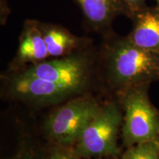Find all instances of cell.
<instances>
[{
    "instance_id": "cell-1",
    "label": "cell",
    "mask_w": 159,
    "mask_h": 159,
    "mask_svg": "<svg viewBox=\"0 0 159 159\" xmlns=\"http://www.w3.org/2000/svg\"><path fill=\"white\" fill-rule=\"evenodd\" d=\"M105 38L99 59L119 92L159 80V54L138 47L128 36L112 33Z\"/></svg>"
},
{
    "instance_id": "cell-2",
    "label": "cell",
    "mask_w": 159,
    "mask_h": 159,
    "mask_svg": "<svg viewBox=\"0 0 159 159\" xmlns=\"http://www.w3.org/2000/svg\"><path fill=\"white\" fill-rule=\"evenodd\" d=\"M98 53L90 47L63 57L47 59L21 69L16 74L85 89Z\"/></svg>"
},
{
    "instance_id": "cell-3",
    "label": "cell",
    "mask_w": 159,
    "mask_h": 159,
    "mask_svg": "<svg viewBox=\"0 0 159 159\" xmlns=\"http://www.w3.org/2000/svg\"><path fill=\"white\" fill-rule=\"evenodd\" d=\"M148 85L132 87L120 92L125 111L122 139L127 147L159 140V114L148 94Z\"/></svg>"
},
{
    "instance_id": "cell-4",
    "label": "cell",
    "mask_w": 159,
    "mask_h": 159,
    "mask_svg": "<svg viewBox=\"0 0 159 159\" xmlns=\"http://www.w3.org/2000/svg\"><path fill=\"white\" fill-rule=\"evenodd\" d=\"M100 107L91 97L71 99L47 117L43 131L54 144L73 148Z\"/></svg>"
},
{
    "instance_id": "cell-5",
    "label": "cell",
    "mask_w": 159,
    "mask_h": 159,
    "mask_svg": "<svg viewBox=\"0 0 159 159\" xmlns=\"http://www.w3.org/2000/svg\"><path fill=\"white\" fill-rule=\"evenodd\" d=\"M122 122V114L116 103L101 106L72 148L75 154L78 158L118 155L117 137Z\"/></svg>"
},
{
    "instance_id": "cell-6",
    "label": "cell",
    "mask_w": 159,
    "mask_h": 159,
    "mask_svg": "<svg viewBox=\"0 0 159 159\" xmlns=\"http://www.w3.org/2000/svg\"><path fill=\"white\" fill-rule=\"evenodd\" d=\"M83 91L75 87L16 74L7 83L12 98L36 105H52L71 98Z\"/></svg>"
},
{
    "instance_id": "cell-7",
    "label": "cell",
    "mask_w": 159,
    "mask_h": 159,
    "mask_svg": "<svg viewBox=\"0 0 159 159\" xmlns=\"http://www.w3.org/2000/svg\"><path fill=\"white\" fill-rule=\"evenodd\" d=\"M49 57L47 45L39 26V21L27 20L19 37V48L11 63L13 70L19 71Z\"/></svg>"
},
{
    "instance_id": "cell-8",
    "label": "cell",
    "mask_w": 159,
    "mask_h": 159,
    "mask_svg": "<svg viewBox=\"0 0 159 159\" xmlns=\"http://www.w3.org/2000/svg\"><path fill=\"white\" fill-rule=\"evenodd\" d=\"M91 30L105 35L112 33L111 25L118 16L125 15L119 0H75Z\"/></svg>"
},
{
    "instance_id": "cell-9",
    "label": "cell",
    "mask_w": 159,
    "mask_h": 159,
    "mask_svg": "<svg viewBox=\"0 0 159 159\" xmlns=\"http://www.w3.org/2000/svg\"><path fill=\"white\" fill-rule=\"evenodd\" d=\"M133 29L127 35L141 48L159 54V7H145L130 18Z\"/></svg>"
},
{
    "instance_id": "cell-10",
    "label": "cell",
    "mask_w": 159,
    "mask_h": 159,
    "mask_svg": "<svg viewBox=\"0 0 159 159\" xmlns=\"http://www.w3.org/2000/svg\"><path fill=\"white\" fill-rule=\"evenodd\" d=\"M39 26L49 57L66 56L91 46L90 39L76 36L61 25L39 21Z\"/></svg>"
},
{
    "instance_id": "cell-11",
    "label": "cell",
    "mask_w": 159,
    "mask_h": 159,
    "mask_svg": "<svg viewBox=\"0 0 159 159\" xmlns=\"http://www.w3.org/2000/svg\"><path fill=\"white\" fill-rule=\"evenodd\" d=\"M121 159H159V140L148 141L130 147Z\"/></svg>"
},
{
    "instance_id": "cell-12",
    "label": "cell",
    "mask_w": 159,
    "mask_h": 159,
    "mask_svg": "<svg viewBox=\"0 0 159 159\" xmlns=\"http://www.w3.org/2000/svg\"><path fill=\"white\" fill-rule=\"evenodd\" d=\"M47 159H78L72 148L54 144L50 149Z\"/></svg>"
},
{
    "instance_id": "cell-13",
    "label": "cell",
    "mask_w": 159,
    "mask_h": 159,
    "mask_svg": "<svg viewBox=\"0 0 159 159\" xmlns=\"http://www.w3.org/2000/svg\"><path fill=\"white\" fill-rule=\"evenodd\" d=\"M125 11V16L130 19L137 12L147 7V0H119Z\"/></svg>"
},
{
    "instance_id": "cell-14",
    "label": "cell",
    "mask_w": 159,
    "mask_h": 159,
    "mask_svg": "<svg viewBox=\"0 0 159 159\" xmlns=\"http://www.w3.org/2000/svg\"><path fill=\"white\" fill-rule=\"evenodd\" d=\"M4 159H41V157L35 148L29 145H25L14 155Z\"/></svg>"
},
{
    "instance_id": "cell-15",
    "label": "cell",
    "mask_w": 159,
    "mask_h": 159,
    "mask_svg": "<svg viewBox=\"0 0 159 159\" xmlns=\"http://www.w3.org/2000/svg\"><path fill=\"white\" fill-rule=\"evenodd\" d=\"M156 3H157V6H158V7H159V0H156Z\"/></svg>"
}]
</instances>
